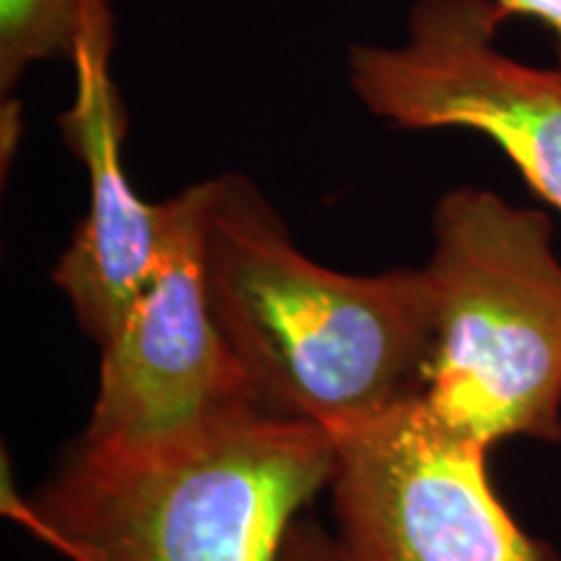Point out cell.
<instances>
[{
    "instance_id": "cell-9",
    "label": "cell",
    "mask_w": 561,
    "mask_h": 561,
    "mask_svg": "<svg viewBox=\"0 0 561 561\" xmlns=\"http://www.w3.org/2000/svg\"><path fill=\"white\" fill-rule=\"evenodd\" d=\"M276 561H341L333 536L314 520L310 512H301L286 530Z\"/></svg>"
},
{
    "instance_id": "cell-1",
    "label": "cell",
    "mask_w": 561,
    "mask_h": 561,
    "mask_svg": "<svg viewBox=\"0 0 561 561\" xmlns=\"http://www.w3.org/2000/svg\"><path fill=\"white\" fill-rule=\"evenodd\" d=\"M208 182L210 310L265 411L333 437L424 396L434 333L424 268H325L255 182Z\"/></svg>"
},
{
    "instance_id": "cell-6",
    "label": "cell",
    "mask_w": 561,
    "mask_h": 561,
    "mask_svg": "<svg viewBox=\"0 0 561 561\" xmlns=\"http://www.w3.org/2000/svg\"><path fill=\"white\" fill-rule=\"evenodd\" d=\"M502 24L494 0H416L401 45L348 47V83L396 128L486 136L561 214V68L502 53Z\"/></svg>"
},
{
    "instance_id": "cell-5",
    "label": "cell",
    "mask_w": 561,
    "mask_h": 561,
    "mask_svg": "<svg viewBox=\"0 0 561 561\" xmlns=\"http://www.w3.org/2000/svg\"><path fill=\"white\" fill-rule=\"evenodd\" d=\"M333 439L328 489L341 561H561L504 510L489 447L421 398Z\"/></svg>"
},
{
    "instance_id": "cell-8",
    "label": "cell",
    "mask_w": 561,
    "mask_h": 561,
    "mask_svg": "<svg viewBox=\"0 0 561 561\" xmlns=\"http://www.w3.org/2000/svg\"><path fill=\"white\" fill-rule=\"evenodd\" d=\"M83 0H0V89L32 66L70 58Z\"/></svg>"
},
{
    "instance_id": "cell-2",
    "label": "cell",
    "mask_w": 561,
    "mask_h": 561,
    "mask_svg": "<svg viewBox=\"0 0 561 561\" xmlns=\"http://www.w3.org/2000/svg\"><path fill=\"white\" fill-rule=\"evenodd\" d=\"M333 468L331 434L268 411L153 455L79 434L13 515L70 561H276Z\"/></svg>"
},
{
    "instance_id": "cell-7",
    "label": "cell",
    "mask_w": 561,
    "mask_h": 561,
    "mask_svg": "<svg viewBox=\"0 0 561 561\" xmlns=\"http://www.w3.org/2000/svg\"><path fill=\"white\" fill-rule=\"evenodd\" d=\"M115 13L110 0H83L70 66L73 100L60 115L68 149L89 178V210L53 268L76 322L104 348L157 271L170 206L133 191L123 167L125 112L112 79Z\"/></svg>"
},
{
    "instance_id": "cell-10",
    "label": "cell",
    "mask_w": 561,
    "mask_h": 561,
    "mask_svg": "<svg viewBox=\"0 0 561 561\" xmlns=\"http://www.w3.org/2000/svg\"><path fill=\"white\" fill-rule=\"evenodd\" d=\"M494 5L500 9L504 24L510 19H533L546 26L553 37L561 68V0H494Z\"/></svg>"
},
{
    "instance_id": "cell-3",
    "label": "cell",
    "mask_w": 561,
    "mask_h": 561,
    "mask_svg": "<svg viewBox=\"0 0 561 561\" xmlns=\"http://www.w3.org/2000/svg\"><path fill=\"white\" fill-rule=\"evenodd\" d=\"M424 401L489 450L561 439V261L549 216L462 185L432 216Z\"/></svg>"
},
{
    "instance_id": "cell-4",
    "label": "cell",
    "mask_w": 561,
    "mask_h": 561,
    "mask_svg": "<svg viewBox=\"0 0 561 561\" xmlns=\"http://www.w3.org/2000/svg\"><path fill=\"white\" fill-rule=\"evenodd\" d=\"M208 191V180L195 182L167 201L157 271L100 348V385L81 434L100 450H178L265 411L210 310L203 255Z\"/></svg>"
}]
</instances>
